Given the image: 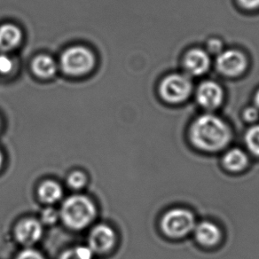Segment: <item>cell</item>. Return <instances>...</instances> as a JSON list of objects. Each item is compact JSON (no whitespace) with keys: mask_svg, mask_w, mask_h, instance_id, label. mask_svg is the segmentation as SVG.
I'll use <instances>...</instances> for the list:
<instances>
[{"mask_svg":"<svg viewBox=\"0 0 259 259\" xmlns=\"http://www.w3.org/2000/svg\"><path fill=\"white\" fill-rule=\"evenodd\" d=\"M191 141L196 148L207 152L220 151L229 144L230 129L216 115H203L191 127Z\"/></svg>","mask_w":259,"mask_h":259,"instance_id":"cell-1","label":"cell"},{"mask_svg":"<svg viewBox=\"0 0 259 259\" xmlns=\"http://www.w3.org/2000/svg\"><path fill=\"white\" fill-rule=\"evenodd\" d=\"M60 219L69 229L78 231L88 227L97 215L94 202L83 194L71 195L61 205Z\"/></svg>","mask_w":259,"mask_h":259,"instance_id":"cell-2","label":"cell"},{"mask_svg":"<svg viewBox=\"0 0 259 259\" xmlns=\"http://www.w3.org/2000/svg\"><path fill=\"white\" fill-rule=\"evenodd\" d=\"M60 65L62 71L69 76H84L94 69L95 56L87 47H69L61 54Z\"/></svg>","mask_w":259,"mask_h":259,"instance_id":"cell-3","label":"cell"},{"mask_svg":"<svg viewBox=\"0 0 259 259\" xmlns=\"http://www.w3.org/2000/svg\"><path fill=\"white\" fill-rule=\"evenodd\" d=\"M196 226L194 214L184 209H174L164 214L161 221L163 233L171 238H181L194 230Z\"/></svg>","mask_w":259,"mask_h":259,"instance_id":"cell-4","label":"cell"},{"mask_svg":"<svg viewBox=\"0 0 259 259\" xmlns=\"http://www.w3.org/2000/svg\"><path fill=\"white\" fill-rule=\"evenodd\" d=\"M192 90V83L187 76L173 74L162 80L160 94L169 103H180L187 100Z\"/></svg>","mask_w":259,"mask_h":259,"instance_id":"cell-5","label":"cell"},{"mask_svg":"<svg viewBox=\"0 0 259 259\" xmlns=\"http://www.w3.org/2000/svg\"><path fill=\"white\" fill-rule=\"evenodd\" d=\"M115 242V231L104 224L94 227L88 237V247L97 254L108 253L114 247Z\"/></svg>","mask_w":259,"mask_h":259,"instance_id":"cell-6","label":"cell"},{"mask_svg":"<svg viewBox=\"0 0 259 259\" xmlns=\"http://www.w3.org/2000/svg\"><path fill=\"white\" fill-rule=\"evenodd\" d=\"M247 67L244 55L235 50H227L219 55L217 68L220 72L228 76H239Z\"/></svg>","mask_w":259,"mask_h":259,"instance_id":"cell-7","label":"cell"},{"mask_svg":"<svg viewBox=\"0 0 259 259\" xmlns=\"http://www.w3.org/2000/svg\"><path fill=\"white\" fill-rule=\"evenodd\" d=\"M15 235L19 243L30 247L36 244L42 237L43 226L40 221L35 219H24L16 225Z\"/></svg>","mask_w":259,"mask_h":259,"instance_id":"cell-8","label":"cell"},{"mask_svg":"<svg viewBox=\"0 0 259 259\" xmlns=\"http://www.w3.org/2000/svg\"><path fill=\"white\" fill-rule=\"evenodd\" d=\"M196 99L199 104L203 108L213 109L221 104L223 100V92L218 83L207 81L199 87Z\"/></svg>","mask_w":259,"mask_h":259,"instance_id":"cell-9","label":"cell"},{"mask_svg":"<svg viewBox=\"0 0 259 259\" xmlns=\"http://www.w3.org/2000/svg\"><path fill=\"white\" fill-rule=\"evenodd\" d=\"M210 60L204 51L194 49L187 53L184 66L187 72L192 76H201L209 69Z\"/></svg>","mask_w":259,"mask_h":259,"instance_id":"cell-10","label":"cell"},{"mask_svg":"<svg viewBox=\"0 0 259 259\" xmlns=\"http://www.w3.org/2000/svg\"><path fill=\"white\" fill-rule=\"evenodd\" d=\"M194 236L200 244L205 247H213L220 242L221 231L215 224L203 221L194 227Z\"/></svg>","mask_w":259,"mask_h":259,"instance_id":"cell-11","label":"cell"},{"mask_svg":"<svg viewBox=\"0 0 259 259\" xmlns=\"http://www.w3.org/2000/svg\"><path fill=\"white\" fill-rule=\"evenodd\" d=\"M22 29L13 23L0 26V51L10 52L21 45L22 41Z\"/></svg>","mask_w":259,"mask_h":259,"instance_id":"cell-12","label":"cell"},{"mask_svg":"<svg viewBox=\"0 0 259 259\" xmlns=\"http://www.w3.org/2000/svg\"><path fill=\"white\" fill-rule=\"evenodd\" d=\"M32 71L40 78H51L57 71V64L53 58L47 54L37 55L31 64Z\"/></svg>","mask_w":259,"mask_h":259,"instance_id":"cell-13","label":"cell"},{"mask_svg":"<svg viewBox=\"0 0 259 259\" xmlns=\"http://www.w3.org/2000/svg\"><path fill=\"white\" fill-rule=\"evenodd\" d=\"M37 194L41 202L47 204H54L61 200L63 191L57 182L47 180L40 185Z\"/></svg>","mask_w":259,"mask_h":259,"instance_id":"cell-14","label":"cell"},{"mask_svg":"<svg viewBox=\"0 0 259 259\" xmlns=\"http://www.w3.org/2000/svg\"><path fill=\"white\" fill-rule=\"evenodd\" d=\"M223 163L231 171H240L248 165V156L241 149L233 148L224 156Z\"/></svg>","mask_w":259,"mask_h":259,"instance_id":"cell-15","label":"cell"},{"mask_svg":"<svg viewBox=\"0 0 259 259\" xmlns=\"http://www.w3.org/2000/svg\"><path fill=\"white\" fill-rule=\"evenodd\" d=\"M94 252L88 246H79L67 249L61 254L59 259H93Z\"/></svg>","mask_w":259,"mask_h":259,"instance_id":"cell-16","label":"cell"},{"mask_svg":"<svg viewBox=\"0 0 259 259\" xmlns=\"http://www.w3.org/2000/svg\"><path fill=\"white\" fill-rule=\"evenodd\" d=\"M245 142L252 154L259 156V125L253 126L245 135Z\"/></svg>","mask_w":259,"mask_h":259,"instance_id":"cell-17","label":"cell"},{"mask_svg":"<svg viewBox=\"0 0 259 259\" xmlns=\"http://www.w3.org/2000/svg\"><path fill=\"white\" fill-rule=\"evenodd\" d=\"M87 175L82 171L76 170L69 174L67 180V184L69 187L72 189H81L87 185Z\"/></svg>","mask_w":259,"mask_h":259,"instance_id":"cell-18","label":"cell"},{"mask_svg":"<svg viewBox=\"0 0 259 259\" xmlns=\"http://www.w3.org/2000/svg\"><path fill=\"white\" fill-rule=\"evenodd\" d=\"M60 219V212L54 208L48 207L41 213V222L45 225L52 226L57 222Z\"/></svg>","mask_w":259,"mask_h":259,"instance_id":"cell-19","label":"cell"},{"mask_svg":"<svg viewBox=\"0 0 259 259\" xmlns=\"http://www.w3.org/2000/svg\"><path fill=\"white\" fill-rule=\"evenodd\" d=\"M14 69V61L6 54H0V74L8 75Z\"/></svg>","mask_w":259,"mask_h":259,"instance_id":"cell-20","label":"cell"},{"mask_svg":"<svg viewBox=\"0 0 259 259\" xmlns=\"http://www.w3.org/2000/svg\"><path fill=\"white\" fill-rule=\"evenodd\" d=\"M15 259H46L44 255L33 248H26L19 253Z\"/></svg>","mask_w":259,"mask_h":259,"instance_id":"cell-21","label":"cell"},{"mask_svg":"<svg viewBox=\"0 0 259 259\" xmlns=\"http://www.w3.org/2000/svg\"><path fill=\"white\" fill-rule=\"evenodd\" d=\"M258 117V111L254 108H248L245 110L244 118L248 122H253Z\"/></svg>","mask_w":259,"mask_h":259,"instance_id":"cell-22","label":"cell"},{"mask_svg":"<svg viewBox=\"0 0 259 259\" xmlns=\"http://www.w3.org/2000/svg\"><path fill=\"white\" fill-rule=\"evenodd\" d=\"M239 2L247 9H255L259 7V0H239Z\"/></svg>","mask_w":259,"mask_h":259,"instance_id":"cell-23","label":"cell"},{"mask_svg":"<svg viewBox=\"0 0 259 259\" xmlns=\"http://www.w3.org/2000/svg\"><path fill=\"white\" fill-rule=\"evenodd\" d=\"M209 50L213 52V53H216L218 51H220L221 49V43L220 41L217 39H213L210 41V43L209 44Z\"/></svg>","mask_w":259,"mask_h":259,"instance_id":"cell-24","label":"cell"},{"mask_svg":"<svg viewBox=\"0 0 259 259\" xmlns=\"http://www.w3.org/2000/svg\"><path fill=\"white\" fill-rule=\"evenodd\" d=\"M255 102L256 106L259 108V91L256 93V94H255Z\"/></svg>","mask_w":259,"mask_h":259,"instance_id":"cell-25","label":"cell"},{"mask_svg":"<svg viewBox=\"0 0 259 259\" xmlns=\"http://www.w3.org/2000/svg\"><path fill=\"white\" fill-rule=\"evenodd\" d=\"M2 164H3V155H2V153L0 151V169L2 167Z\"/></svg>","mask_w":259,"mask_h":259,"instance_id":"cell-26","label":"cell"}]
</instances>
